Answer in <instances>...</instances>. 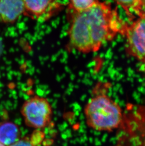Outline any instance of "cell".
Returning a JSON list of instances; mask_svg holds the SVG:
<instances>
[{
	"label": "cell",
	"instance_id": "6da1fadb",
	"mask_svg": "<svg viewBox=\"0 0 145 146\" xmlns=\"http://www.w3.org/2000/svg\"><path fill=\"white\" fill-rule=\"evenodd\" d=\"M69 14V46L84 54L97 52L118 34L124 35L127 25L105 1H100L86 10Z\"/></svg>",
	"mask_w": 145,
	"mask_h": 146
},
{
	"label": "cell",
	"instance_id": "7a4b0ae2",
	"mask_svg": "<svg viewBox=\"0 0 145 146\" xmlns=\"http://www.w3.org/2000/svg\"><path fill=\"white\" fill-rule=\"evenodd\" d=\"M88 126L98 131L110 132L120 128L124 113L120 105L105 94L90 98L84 108Z\"/></svg>",
	"mask_w": 145,
	"mask_h": 146
},
{
	"label": "cell",
	"instance_id": "3957f363",
	"mask_svg": "<svg viewBox=\"0 0 145 146\" xmlns=\"http://www.w3.org/2000/svg\"><path fill=\"white\" fill-rule=\"evenodd\" d=\"M21 113L26 125L37 130L48 126L53 115L52 106L48 99L39 96H34L25 101Z\"/></svg>",
	"mask_w": 145,
	"mask_h": 146
},
{
	"label": "cell",
	"instance_id": "277c9868",
	"mask_svg": "<svg viewBox=\"0 0 145 146\" xmlns=\"http://www.w3.org/2000/svg\"><path fill=\"white\" fill-rule=\"evenodd\" d=\"M126 53L145 65V17H139L130 25H127Z\"/></svg>",
	"mask_w": 145,
	"mask_h": 146
},
{
	"label": "cell",
	"instance_id": "5b68a950",
	"mask_svg": "<svg viewBox=\"0 0 145 146\" xmlns=\"http://www.w3.org/2000/svg\"><path fill=\"white\" fill-rule=\"evenodd\" d=\"M24 15L32 19L45 21L56 14L61 8L60 0H23Z\"/></svg>",
	"mask_w": 145,
	"mask_h": 146
},
{
	"label": "cell",
	"instance_id": "8992f818",
	"mask_svg": "<svg viewBox=\"0 0 145 146\" xmlns=\"http://www.w3.org/2000/svg\"><path fill=\"white\" fill-rule=\"evenodd\" d=\"M24 13L23 0H0V21L2 22L13 23Z\"/></svg>",
	"mask_w": 145,
	"mask_h": 146
},
{
	"label": "cell",
	"instance_id": "52a82bcc",
	"mask_svg": "<svg viewBox=\"0 0 145 146\" xmlns=\"http://www.w3.org/2000/svg\"><path fill=\"white\" fill-rule=\"evenodd\" d=\"M21 131L18 125L11 121L0 124V142L4 146H9L21 138Z\"/></svg>",
	"mask_w": 145,
	"mask_h": 146
},
{
	"label": "cell",
	"instance_id": "ba28073f",
	"mask_svg": "<svg viewBox=\"0 0 145 146\" xmlns=\"http://www.w3.org/2000/svg\"><path fill=\"white\" fill-rule=\"evenodd\" d=\"M100 1V0H68L69 12L86 10Z\"/></svg>",
	"mask_w": 145,
	"mask_h": 146
},
{
	"label": "cell",
	"instance_id": "9c48e42d",
	"mask_svg": "<svg viewBox=\"0 0 145 146\" xmlns=\"http://www.w3.org/2000/svg\"><path fill=\"white\" fill-rule=\"evenodd\" d=\"M125 10L128 16L132 18L136 14L138 7L139 0H114Z\"/></svg>",
	"mask_w": 145,
	"mask_h": 146
},
{
	"label": "cell",
	"instance_id": "30bf717a",
	"mask_svg": "<svg viewBox=\"0 0 145 146\" xmlns=\"http://www.w3.org/2000/svg\"><path fill=\"white\" fill-rule=\"evenodd\" d=\"M9 146H36L33 144V142L29 137H24L20 138L18 141L12 145Z\"/></svg>",
	"mask_w": 145,
	"mask_h": 146
},
{
	"label": "cell",
	"instance_id": "8fae6325",
	"mask_svg": "<svg viewBox=\"0 0 145 146\" xmlns=\"http://www.w3.org/2000/svg\"><path fill=\"white\" fill-rule=\"evenodd\" d=\"M136 14L139 17H145V0H139Z\"/></svg>",
	"mask_w": 145,
	"mask_h": 146
},
{
	"label": "cell",
	"instance_id": "7c38bea8",
	"mask_svg": "<svg viewBox=\"0 0 145 146\" xmlns=\"http://www.w3.org/2000/svg\"><path fill=\"white\" fill-rule=\"evenodd\" d=\"M0 146H4V145H3V144L1 143V142H0Z\"/></svg>",
	"mask_w": 145,
	"mask_h": 146
}]
</instances>
